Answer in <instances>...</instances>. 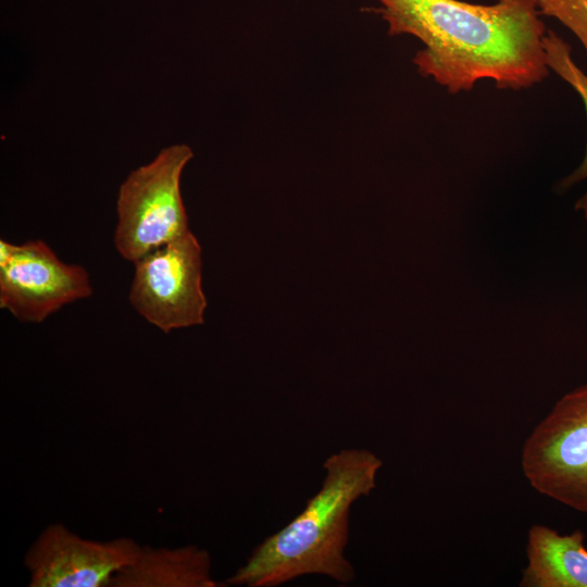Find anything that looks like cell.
<instances>
[{
	"label": "cell",
	"instance_id": "obj_1",
	"mask_svg": "<svg viewBox=\"0 0 587 587\" xmlns=\"http://www.w3.org/2000/svg\"><path fill=\"white\" fill-rule=\"evenodd\" d=\"M388 35H410L423 48L419 73L450 93L471 91L482 79L521 90L549 76L542 39L547 27L535 0H376Z\"/></svg>",
	"mask_w": 587,
	"mask_h": 587
},
{
	"label": "cell",
	"instance_id": "obj_2",
	"mask_svg": "<svg viewBox=\"0 0 587 587\" xmlns=\"http://www.w3.org/2000/svg\"><path fill=\"white\" fill-rule=\"evenodd\" d=\"M382 465L375 453L364 449H345L329 455L323 463V485L303 511L264 539L226 583L275 587L308 574L352 582L354 570L345 557L349 510L376 487Z\"/></svg>",
	"mask_w": 587,
	"mask_h": 587
},
{
	"label": "cell",
	"instance_id": "obj_3",
	"mask_svg": "<svg viewBox=\"0 0 587 587\" xmlns=\"http://www.w3.org/2000/svg\"><path fill=\"white\" fill-rule=\"evenodd\" d=\"M192 157L187 145L166 147L120 186L114 245L123 259L134 263L190 230L180 177Z\"/></svg>",
	"mask_w": 587,
	"mask_h": 587
},
{
	"label": "cell",
	"instance_id": "obj_4",
	"mask_svg": "<svg viewBox=\"0 0 587 587\" xmlns=\"http://www.w3.org/2000/svg\"><path fill=\"white\" fill-rule=\"evenodd\" d=\"M521 452L522 471L536 491L587 514V383L555 402Z\"/></svg>",
	"mask_w": 587,
	"mask_h": 587
},
{
	"label": "cell",
	"instance_id": "obj_5",
	"mask_svg": "<svg viewBox=\"0 0 587 587\" xmlns=\"http://www.w3.org/2000/svg\"><path fill=\"white\" fill-rule=\"evenodd\" d=\"M134 309L165 334L204 322L201 247L188 230L134 262Z\"/></svg>",
	"mask_w": 587,
	"mask_h": 587
},
{
	"label": "cell",
	"instance_id": "obj_6",
	"mask_svg": "<svg viewBox=\"0 0 587 587\" xmlns=\"http://www.w3.org/2000/svg\"><path fill=\"white\" fill-rule=\"evenodd\" d=\"M92 295L87 271L61 261L42 240H0V308L16 320L41 323L64 305Z\"/></svg>",
	"mask_w": 587,
	"mask_h": 587
},
{
	"label": "cell",
	"instance_id": "obj_7",
	"mask_svg": "<svg viewBox=\"0 0 587 587\" xmlns=\"http://www.w3.org/2000/svg\"><path fill=\"white\" fill-rule=\"evenodd\" d=\"M141 546L127 537L83 538L61 523L48 525L28 549L24 565L29 587H110Z\"/></svg>",
	"mask_w": 587,
	"mask_h": 587
},
{
	"label": "cell",
	"instance_id": "obj_8",
	"mask_svg": "<svg viewBox=\"0 0 587 587\" xmlns=\"http://www.w3.org/2000/svg\"><path fill=\"white\" fill-rule=\"evenodd\" d=\"M521 587H587V548L580 529L561 535L546 525L528 529Z\"/></svg>",
	"mask_w": 587,
	"mask_h": 587
},
{
	"label": "cell",
	"instance_id": "obj_9",
	"mask_svg": "<svg viewBox=\"0 0 587 587\" xmlns=\"http://www.w3.org/2000/svg\"><path fill=\"white\" fill-rule=\"evenodd\" d=\"M211 559L197 546L142 547L137 558L112 579L110 587H217Z\"/></svg>",
	"mask_w": 587,
	"mask_h": 587
},
{
	"label": "cell",
	"instance_id": "obj_10",
	"mask_svg": "<svg viewBox=\"0 0 587 587\" xmlns=\"http://www.w3.org/2000/svg\"><path fill=\"white\" fill-rule=\"evenodd\" d=\"M542 46L549 70L576 90L587 112V74L573 60L571 46L552 29H547ZM584 179H587V148L579 166L560 180L557 188L564 191Z\"/></svg>",
	"mask_w": 587,
	"mask_h": 587
},
{
	"label": "cell",
	"instance_id": "obj_11",
	"mask_svg": "<svg viewBox=\"0 0 587 587\" xmlns=\"http://www.w3.org/2000/svg\"><path fill=\"white\" fill-rule=\"evenodd\" d=\"M535 3L540 15L558 20L587 51V0H535Z\"/></svg>",
	"mask_w": 587,
	"mask_h": 587
},
{
	"label": "cell",
	"instance_id": "obj_12",
	"mask_svg": "<svg viewBox=\"0 0 587 587\" xmlns=\"http://www.w3.org/2000/svg\"><path fill=\"white\" fill-rule=\"evenodd\" d=\"M575 210L582 211L584 214V217L587 222V190L586 192L576 201L575 203Z\"/></svg>",
	"mask_w": 587,
	"mask_h": 587
}]
</instances>
